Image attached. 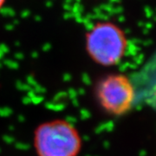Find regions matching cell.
<instances>
[{
    "label": "cell",
    "mask_w": 156,
    "mask_h": 156,
    "mask_svg": "<svg viewBox=\"0 0 156 156\" xmlns=\"http://www.w3.org/2000/svg\"><path fill=\"white\" fill-rule=\"evenodd\" d=\"M85 49L90 59L98 65L115 66L120 63L126 55L128 38L115 23L99 22L86 34Z\"/></svg>",
    "instance_id": "obj_2"
},
{
    "label": "cell",
    "mask_w": 156,
    "mask_h": 156,
    "mask_svg": "<svg viewBox=\"0 0 156 156\" xmlns=\"http://www.w3.org/2000/svg\"><path fill=\"white\" fill-rule=\"evenodd\" d=\"M33 142L37 156H78L83 146L77 128L63 119L41 123L35 129Z\"/></svg>",
    "instance_id": "obj_1"
},
{
    "label": "cell",
    "mask_w": 156,
    "mask_h": 156,
    "mask_svg": "<svg viewBox=\"0 0 156 156\" xmlns=\"http://www.w3.org/2000/svg\"><path fill=\"white\" fill-rule=\"evenodd\" d=\"M5 1L6 0H0V10L2 9V7L5 4Z\"/></svg>",
    "instance_id": "obj_4"
},
{
    "label": "cell",
    "mask_w": 156,
    "mask_h": 156,
    "mask_svg": "<svg viewBox=\"0 0 156 156\" xmlns=\"http://www.w3.org/2000/svg\"><path fill=\"white\" fill-rule=\"evenodd\" d=\"M95 95L103 111L120 117L131 111L136 94L134 84L126 75L111 74L97 82Z\"/></svg>",
    "instance_id": "obj_3"
}]
</instances>
